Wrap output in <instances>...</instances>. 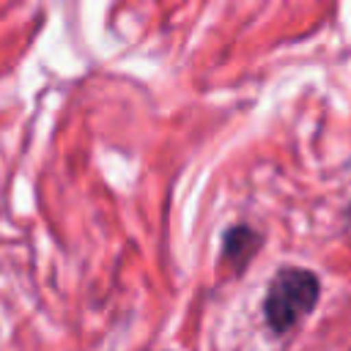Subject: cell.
<instances>
[{
    "label": "cell",
    "mask_w": 351,
    "mask_h": 351,
    "mask_svg": "<svg viewBox=\"0 0 351 351\" xmlns=\"http://www.w3.org/2000/svg\"><path fill=\"white\" fill-rule=\"evenodd\" d=\"M263 244V233L255 230L247 222H236L222 233V266L230 269V274H241L250 261L258 255Z\"/></svg>",
    "instance_id": "obj_2"
},
{
    "label": "cell",
    "mask_w": 351,
    "mask_h": 351,
    "mask_svg": "<svg viewBox=\"0 0 351 351\" xmlns=\"http://www.w3.org/2000/svg\"><path fill=\"white\" fill-rule=\"evenodd\" d=\"M346 230H348V236H351V203L346 206Z\"/></svg>",
    "instance_id": "obj_3"
},
{
    "label": "cell",
    "mask_w": 351,
    "mask_h": 351,
    "mask_svg": "<svg viewBox=\"0 0 351 351\" xmlns=\"http://www.w3.org/2000/svg\"><path fill=\"white\" fill-rule=\"evenodd\" d=\"M321 299V280L313 269L282 266L266 285L263 318L274 335H288L302 318H307Z\"/></svg>",
    "instance_id": "obj_1"
}]
</instances>
